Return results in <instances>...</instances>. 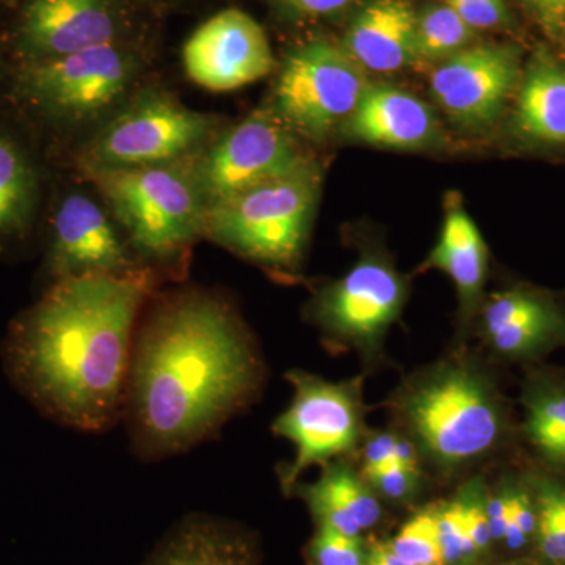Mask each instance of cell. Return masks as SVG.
Returning <instances> with one entry per match:
<instances>
[{"label": "cell", "instance_id": "3957f363", "mask_svg": "<svg viewBox=\"0 0 565 565\" xmlns=\"http://www.w3.org/2000/svg\"><path fill=\"white\" fill-rule=\"evenodd\" d=\"M193 161L84 173L140 258L170 262L204 237L210 207Z\"/></svg>", "mask_w": 565, "mask_h": 565}, {"label": "cell", "instance_id": "4316f807", "mask_svg": "<svg viewBox=\"0 0 565 565\" xmlns=\"http://www.w3.org/2000/svg\"><path fill=\"white\" fill-rule=\"evenodd\" d=\"M527 434L531 440L552 457L565 435V392L539 394L530 403Z\"/></svg>", "mask_w": 565, "mask_h": 565}, {"label": "cell", "instance_id": "52a82bcc", "mask_svg": "<svg viewBox=\"0 0 565 565\" xmlns=\"http://www.w3.org/2000/svg\"><path fill=\"white\" fill-rule=\"evenodd\" d=\"M404 415L423 448L438 462L457 465L484 455L501 430L500 408L484 375L445 364L416 382Z\"/></svg>", "mask_w": 565, "mask_h": 565}, {"label": "cell", "instance_id": "484cf974", "mask_svg": "<svg viewBox=\"0 0 565 565\" xmlns=\"http://www.w3.org/2000/svg\"><path fill=\"white\" fill-rule=\"evenodd\" d=\"M390 550L416 565H446L444 553L438 544L434 512H423L408 520L390 544Z\"/></svg>", "mask_w": 565, "mask_h": 565}, {"label": "cell", "instance_id": "cb8c5ba5", "mask_svg": "<svg viewBox=\"0 0 565 565\" xmlns=\"http://www.w3.org/2000/svg\"><path fill=\"white\" fill-rule=\"evenodd\" d=\"M318 489L341 505L349 515L359 523L362 530L374 526L381 520L382 509L377 498L362 479L356 478L345 467L327 468L318 482Z\"/></svg>", "mask_w": 565, "mask_h": 565}, {"label": "cell", "instance_id": "e0dca14e", "mask_svg": "<svg viewBox=\"0 0 565 565\" xmlns=\"http://www.w3.org/2000/svg\"><path fill=\"white\" fill-rule=\"evenodd\" d=\"M416 18L407 0H371L353 18L341 47L364 71L403 70L418 62Z\"/></svg>", "mask_w": 565, "mask_h": 565}, {"label": "cell", "instance_id": "9a60e30c", "mask_svg": "<svg viewBox=\"0 0 565 565\" xmlns=\"http://www.w3.org/2000/svg\"><path fill=\"white\" fill-rule=\"evenodd\" d=\"M125 0H25L17 47L25 62L47 61L126 39Z\"/></svg>", "mask_w": 565, "mask_h": 565}, {"label": "cell", "instance_id": "836d02e7", "mask_svg": "<svg viewBox=\"0 0 565 565\" xmlns=\"http://www.w3.org/2000/svg\"><path fill=\"white\" fill-rule=\"evenodd\" d=\"M459 504L460 509H462L465 526H467L476 552H482L493 541L492 533H490L489 519H487L486 500L482 498L481 492L475 489L468 490L467 494H463L462 500L459 501Z\"/></svg>", "mask_w": 565, "mask_h": 565}, {"label": "cell", "instance_id": "ba28073f", "mask_svg": "<svg viewBox=\"0 0 565 565\" xmlns=\"http://www.w3.org/2000/svg\"><path fill=\"white\" fill-rule=\"evenodd\" d=\"M370 85L343 47L310 41L282 61L273 110L296 136L323 140L349 120Z\"/></svg>", "mask_w": 565, "mask_h": 565}, {"label": "cell", "instance_id": "1f68e13d", "mask_svg": "<svg viewBox=\"0 0 565 565\" xmlns=\"http://www.w3.org/2000/svg\"><path fill=\"white\" fill-rule=\"evenodd\" d=\"M364 476L379 493L390 500H405V498L412 497L419 478L418 471L407 470L396 463L386 465V467L370 471Z\"/></svg>", "mask_w": 565, "mask_h": 565}, {"label": "cell", "instance_id": "f35d334b", "mask_svg": "<svg viewBox=\"0 0 565 565\" xmlns=\"http://www.w3.org/2000/svg\"><path fill=\"white\" fill-rule=\"evenodd\" d=\"M393 462L407 470L418 471V455H416L415 446L404 438H396L394 445Z\"/></svg>", "mask_w": 565, "mask_h": 565}, {"label": "cell", "instance_id": "e575fe53", "mask_svg": "<svg viewBox=\"0 0 565 565\" xmlns=\"http://www.w3.org/2000/svg\"><path fill=\"white\" fill-rule=\"evenodd\" d=\"M542 31L553 40L565 35V0H523Z\"/></svg>", "mask_w": 565, "mask_h": 565}, {"label": "cell", "instance_id": "277c9868", "mask_svg": "<svg viewBox=\"0 0 565 565\" xmlns=\"http://www.w3.org/2000/svg\"><path fill=\"white\" fill-rule=\"evenodd\" d=\"M147 74L143 52L122 40L24 62L18 90L44 117L92 136L147 85Z\"/></svg>", "mask_w": 565, "mask_h": 565}, {"label": "cell", "instance_id": "ab89813d", "mask_svg": "<svg viewBox=\"0 0 565 565\" xmlns=\"http://www.w3.org/2000/svg\"><path fill=\"white\" fill-rule=\"evenodd\" d=\"M364 565H416L394 555L386 545H377L367 553Z\"/></svg>", "mask_w": 565, "mask_h": 565}, {"label": "cell", "instance_id": "603a6c76", "mask_svg": "<svg viewBox=\"0 0 565 565\" xmlns=\"http://www.w3.org/2000/svg\"><path fill=\"white\" fill-rule=\"evenodd\" d=\"M565 332V321L559 310L539 318L504 323L486 332L490 344L503 355L522 356L541 351Z\"/></svg>", "mask_w": 565, "mask_h": 565}, {"label": "cell", "instance_id": "30bf717a", "mask_svg": "<svg viewBox=\"0 0 565 565\" xmlns=\"http://www.w3.org/2000/svg\"><path fill=\"white\" fill-rule=\"evenodd\" d=\"M292 403L274 424V433L296 446V459L282 476V489L291 492L297 478L316 463L344 455L360 434L359 388L330 384L305 373L289 374Z\"/></svg>", "mask_w": 565, "mask_h": 565}, {"label": "cell", "instance_id": "83f0119b", "mask_svg": "<svg viewBox=\"0 0 565 565\" xmlns=\"http://www.w3.org/2000/svg\"><path fill=\"white\" fill-rule=\"evenodd\" d=\"M557 310L555 305L535 294L526 291H504L494 294L482 311L484 330L497 329L504 323L539 318Z\"/></svg>", "mask_w": 565, "mask_h": 565}, {"label": "cell", "instance_id": "5bb4252c", "mask_svg": "<svg viewBox=\"0 0 565 565\" xmlns=\"http://www.w3.org/2000/svg\"><path fill=\"white\" fill-rule=\"evenodd\" d=\"M189 79L210 92H232L269 76L275 58L262 25L237 9L204 21L182 47Z\"/></svg>", "mask_w": 565, "mask_h": 565}, {"label": "cell", "instance_id": "60d3db41", "mask_svg": "<svg viewBox=\"0 0 565 565\" xmlns=\"http://www.w3.org/2000/svg\"><path fill=\"white\" fill-rule=\"evenodd\" d=\"M550 459L555 460V462L565 465V435L563 440L559 441V445L556 446L555 452H553Z\"/></svg>", "mask_w": 565, "mask_h": 565}, {"label": "cell", "instance_id": "8fae6325", "mask_svg": "<svg viewBox=\"0 0 565 565\" xmlns=\"http://www.w3.org/2000/svg\"><path fill=\"white\" fill-rule=\"evenodd\" d=\"M405 302V285L388 263L363 258L315 303L323 332L360 351H374Z\"/></svg>", "mask_w": 565, "mask_h": 565}, {"label": "cell", "instance_id": "2e32d148", "mask_svg": "<svg viewBox=\"0 0 565 565\" xmlns=\"http://www.w3.org/2000/svg\"><path fill=\"white\" fill-rule=\"evenodd\" d=\"M344 129L353 139L396 150L426 148L440 139L433 109L412 93L388 84L367 87Z\"/></svg>", "mask_w": 565, "mask_h": 565}, {"label": "cell", "instance_id": "ac0fdd59", "mask_svg": "<svg viewBox=\"0 0 565 565\" xmlns=\"http://www.w3.org/2000/svg\"><path fill=\"white\" fill-rule=\"evenodd\" d=\"M426 267L444 270L451 277L463 318H470L484 289L487 247L473 218L457 200L449 202L440 239L427 258Z\"/></svg>", "mask_w": 565, "mask_h": 565}, {"label": "cell", "instance_id": "8992f818", "mask_svg": "<svg viewBox=\"0 0 565 565\" xmlns=\"http://www.w3.org/2000/svg\"><path fill=\"white\" fill-rule=\"evenodd\" d=\"M221 132V118L193 110L173 93L147 84L88 137L77 163L88 173L189 161Z\"/></svg>", "mask_w": 565, "mask_h": 565}, {"label": "cell", "instance_id": "8d00e7d4", "mask_svg": "<svg viewBox=\"0 0 565 565\" xmlns=\"http://www.w3.org/2000/svg\"><path fill=\"white\" fill-rule=\"evenodd\" d=\"M396 438L392 434H379L371 438L370 444L364 449L363 473H370V471H375L379 468L386 467V465L394 463L393 451Z\"/></svg>", "mask_w": 565, "mask_h": 565}, {"label": "cell", "instance_id": "7c38bea8", "mask_svg": "<svg viewBox=\"0 0 565 565\" xmlns=\"http://www.w3.org/2000/svg\"><path fill=\"white\" fill-rule=\"evenodd\" d=\"M519 81L516 47L481 44L445 58L430 76V93L457 126L481 131L500 117Z\"/></svg>", "mask_w": 565, "mask_h": 565}, {"label": "cell", "instance_id": "4fadbf2b", "mask_svg": "<svg viewBox=\"0 0 565 565\" xmlns=\"http://www.w3.org/2000/svg\"><path fill=\"white\" fill-rule=\"evenodd\" d=\"M106 204L85 192H71L55 211L52 223L51 270L58 280L126 275L139 266Z\"/></svg>", "mask_w": 565, "mask_h": 565}, {"label": "cell", "instance_id": "9c48e42d", "mask_svg": "<svg viewBox=\"0 0 565 565\" xmlns=\"http://www.w3.org/2000/svg\"><path fill=\"white\" fill-rule=\"evenodd\" d=\"M195 173L207 207L307 169L313 159L274 110L253 111L196 156Z\"/></svg>", "mask_w": 565, "mask_h": 565}, {"label": "cell", "instance_id": "44dd1931", "mask_svg": "<svg viewBox=\"0 0 565 565\" xmlns=\"http://www.w3.org/2000/svg\"><path fill=\"white\" fill-rule=\"evenodd\" d=\"M36 200V174L13 140L0 137V237L28 225Z\"/></svg>", "mask_w": 565, "mask_h": 565}, {"label": "cell", "instance_id": "f1b7e54d", "mask_svg": "<svg viewBox=\"0 0 565 565\" xmlns=\"http://www.w3.org/2000/svg\"><path fill=\"white\" fill-rule=\"evenodd\" d=\"M366 556L360 535L338 533L327 526H318L308 546L311 565H364Z\"/></svg>", "mask_w": 565, "mask_h": 565}, {"label": "cell", "instance_id": "d6986e66", "mask_svg": "<svg viewBox=\"0 0 565 565\" xmlns=\"http://www.w3.org/2000/svg\"><path fill=\"white\" fill-rule=\"evenodd\" d=\"M145 565H253L243 535L212 516H189L156 548Z\"/></svg>", "mask_w": 565, "mask_h": 565}, {"label": "cell", "instance_id": "4dcf8cb0", "mask_svg": "<svg viewBox=\"0 0 565 565\" xmlns=\"http://www.w3.org/2000/svg\"><path fill=\"white\" fill-rule=\"evenodd\" d=\"M445 3L451 7L473 31L501 28L509 21L505 0H445Z\"/></svg>", "mask_w": 565, "mask_h": 565}, {"label": "cell", "instance_id": "7402d4cb", "mask_svg": "<svg viewBox=\"0 0 565 565\" xmlns=\"http://www.w3.org/2000/svg\"><path fill=\"white\" fill-rule=\"evenodd\" d=\"M473 40V29L451 7H426L416 18V58L438 61L465 50Z\"/></svg>", "mask_w": 565, "mask_h": 565}, {"label": "cell", "instance_id": "ffe728a7", "mask_svg": "<svg viewBox=\"0 0 565 565\" xmlns=\"http://www.w3.org/2000/svg\"><path fill=\"white\" fill-rule=\"evenodd\" d=\"M515 125L527 139L565 143V70L539 54L520 84Z\"/></svg>", "mask_w": 565, "mask_h": 565}, {"label": "cell", "instance_id": "74e56055", "mask_svg": "<svg viewBox=\"0 0 565 565\" xmlns=\"http://www.w3.org/2000/svg\"><path fill=\"white\" fill-rule=\"evenodd\" d=\"M487 519L493 541H504L509 519H511V492L498 494L486 500Z\"/></svg>", "mask_w": 565, "mask_h": 565}, {"label": "cell", "instance_id": "d590c367", "mask_svg": "<svg viewBox=\"0 0 565 565\" xmlns=\"http://www.w3.org/2000/svg\"><path fill=\"white\" fill-rule=\"evenodd\" d=\"M289 17L318 18L345 9L352 0H274Z\"/></svg>", "mask_w": 565, "mask_h": 565}, {"label": "cell", "instance_id": "6da1fadb", "mask_svg": "<svg viewBox=\"0 0 565 565\" xmlns=\"http://www.w3.org/2000/svg\"><path fill=\"white\" fill-rule=\"evenodd\" d=\"M258 382V356L232 308L210 292L184 291L141 323L125 403L141 448L169 455L212 434Z\"/></svg>", "mask_w": 565, "mask_h": 565}, {"label": "cell", "instance_id": "d4e9b609", "mask_svg": "<svg viewBox=\"0 0 565 565\" xmlns=\"http://www.w3.org/2000/svg\"><path fill=\"white\" fill-rule=\"evenodd\" d=\"M539 548L550 563L565 565V489L555 484L539 487Z\"/></svg>", "mask_w": 565, "mask_h": 565}, {"label": "cell", "instance_id": "d6a6232c", "mask_svg": "<svg viewBox=\"0 0 565 565\" xmlns=\"http://www.w3.org/2000/svg\"><path fill=\"white\" fill-rule=\"evenodd\" d=\"M537 511L526 493L511 490V519L505 530L504 541L509 548L519 550L526 544V539L535 533Z\"/></svg>", "mask_w": 565, "mask_h": 565}, {"label": "cell", "instance_id": "5b68a950", "mask_svg": "<svg viewBox=\"0 0 565 565\" xmlns=\"http://www.w3.org/2000/svg\"><path fill=\"white\" fill-rule=\"evenodd\" d=\"M321 180L315 162L214 204L207 210L204 237L270 269H296L310 237Z\"/></svg>", "mask_w": 565, "mask_h": 565}, {"label": "cell", "instance_id": "7a4b0ae2", "mask_svg": "<svg viewBox=\"0 0 565 565\" xmlns=\"http://www.w3.org/2000/svg\"><path fill=\"white\" fill-rule=\"evenodd\" d=\"M152 289L148 269L57 285L25 318L14 364L25 386L62 422L102 430L126 401L134 327Z\"/></svg>", "mask_w": 565, "mask_h": 565}, {"label": "cell", "instance_id": "f546056e", "mask_svg": "<svg viewBox=\"0 0 565 565\" xmlns=\"http://www.w3.org/2000/svg\"><path fill=\"white\" fill-rule=\"evenodd\" d=\"M434 512L435 526H437L438 544L444 553L445 563L456 564L467 557L473 556L476 552L470 534L460 509L459 501L446 504Z\"/></svg>", "mask_w": 565, "mask_h": 565}]
</instances>
